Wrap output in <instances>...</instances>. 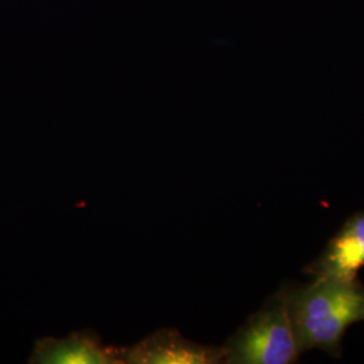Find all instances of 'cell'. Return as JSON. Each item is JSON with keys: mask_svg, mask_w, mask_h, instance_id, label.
<instances>
[{"mask_svg": "<svg viewBox=\"0 0 364 364\" xmlns=\"http://www.w3.org/2000/svg\"><path fill=\"white\" fill-rule=\"evenodd\" d=\"M36 364H126L124 348L105 346L95 331L73 332L63 338H39L30 356Z\"/></svg>", "mask_w": 364, "mask_h": 364, "instance_id": "4", "label": "cell"}, {"mask_svg": "<svg viewBox=\"0 0 364 364\" xmlns=\"http://www.w3.org/2000/svg\"><path fill=\"white\" fill-rule=\"evenodd\" d=\"M364 267V210L352 215L328 242L317 259L305 269L312 278L351 281Z\"/></svg>", "mask_w": 364, "mask_h": 364, "instance_id": "5", "label": "cell"}, {"mask_svg": "<svg viewBox=\"0 0 364 364\" xmlns=\"http://www.w3.org/2000/svg\"><path fill=\"white\" fill-rule=\"evenodd\" d=\"M287 302L301 351L321 350L340 358L350 326L364 321V285L359 279L313 278L287 287Z\"/></svg>", "mask_w": 364, "mask_h": 364, "instance_id": "1", "label": "cell"}, {"mask_svg": "<svg viewBox=\"0 0 364 364\" xmlns=\"http://www.w3.org/2000/svg\"><path fill=\"white\" fill-rule=\"evenodd\" d=\"M224 347L198 344L171 328L124 347L126 364H219L224 363Z\"/></svg>", "mask_w": 364, "mask_h": 364, "instance_id": "3", "label": "cell"}, {"mask_svg": "<svg viewBox=\"0 0 364 364\" xmlns=\"http://www.w3.org/2000/svg\"><path fill=\"white\" fill-rule=\"evenodd\" d=\"M223 347L227 364L297 363L302 351L291 321L287 285L267 299Z\"/></svg>", "mask_w": 364, "mask_h": 364, "instance_id": "2", "label": "cell"}]
</instances>
